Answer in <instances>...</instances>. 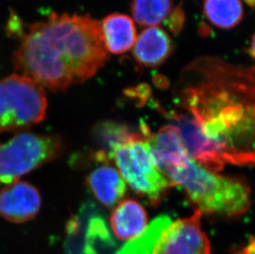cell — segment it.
<instances>
[{
    "label": "cell",
    "mask_w": 255,
    "mask_h": 254,
    "mask_svg": "<svg viewBox=\"0 0 255 254\" xmlns=\"http://www.w3.org/2000/svg\"><path fill=\"white\" fill-rule=\"evenodd\" d=\"M164 112L191 158L212 173L255 168V67L200 56L183 68Z\"/></svg>",
    "instance_id": "obj_1"
},
{
    "label": "cell",
    "mask_w": 255,
    "mask_h": 254,
    "mask_svg": "<svg viewBox=\"0 0 255 254\" xmlns=\"http://www.w3.org/2000/svg\"><path fill=\"white\" fill-rule=\"evenodd\" d=\"M108 60L101 22L89 15L56 12L29 26L12 57L20 75L52 91L91 79Z\"/></svg>",
    "instance_id": "obj_2"
},
{
    "label": "cell",
    "mask_w": 255,
    "mask_h": 254,
    "mask_svg": "<svg viewBox=\"0 0 255 254\" xmlns=\"http://www.w3.org/2000/svg\"><path fill=\"white\" fill-rule=\"evenodd\" d=\"M164 175L173 187L183 188L188 201L202 214L237 217L251 207V187L246 181L215 174L196 163L191 156Z\"/></svg>",
    "instance_id": "obj_3"
},
{
    "label": "cell",
    "mask_w": 255,
    "mask_h": 254,
    "mask_svg": "<svg viewBox=\"0 0 255 254\" xmlns=\"http://www.w3.org/2000/svg\"><path fill=\"white\" fill-rule=\"evenodd\" d=\"M148 129L143 124L141 133L133 132L110 153L109 161L115 163L124 181L136 194L156 205L173 186L154 163L147 139Z\"/></svg>",
    "instance_id": "obj_4"
},
{
    "label": "cell",
    "mask_w": 255,
    "mask_h": 254,
    "mask_svg": "<svg viewBox=\"0 0 255 254\" xmlns=\"http://www.w3.org/2000/svg\"><path fill=\"white\" fill-rule=\"evenodd\" d=\"M44 88L32 79L14 74L0 79V133L24 131L46 116Z\"/></svg>",
    "instance_id": "obj_5"
},
{
    "label": "cell",
    "mask_w": 255,
    "mask_h": 254,
    "mask_svg": "<svg viewBox=\"0 0 255 254\" xmlns=\"http://www.w3.org/2000/svg\"><path fill=\"white\" fill-rule=\"evenodd\" d=\"M65 149L57 135L21 131L0 143V183L16 182L22 176L49 161L59 158Z\"/></svg>",
    "instance_id": "obj_6"
},
{
    "label": "cell",
    "mask_w": 255,
    "mask_h": 254,
    "mask_svg": "<svg viewBox=\"0 0 255 254\" xmlns=\"http://www.w3.org/2000/svg\"><path fill=\"white\" fill-rule=\"evenodd\" d=\"M202 213L178 220L168 226L157 244L154 254H211V245L201 226Z\"/></svg>",
    "instance_id": "obj_7"
},
{
    "label": "cell",
    "mask_w": 255,
    "mask_h": 254,
    "mask_svg": "<svg viewBox=\"0 0 255 254\" xmlns=\"http://www.w3.org/2000/svg\"><path fill=\"white\" fill-rule=\"evenodd\" d=\"M41 206L40 192L29 182L17 180L0 190V216L12 223L31 221Z\"/></svg>",
    "instance_id": "obj_8"
},
{
    "label": "cell",
    "mask_w": 255,
    "mask_h": 254,
    "mask_svg": "<svg viewBox=\"0 0 255 254\" xmlns=\"http://www.w3.org/2000/svg\"><path fill=\"white\" fill-rule=\"evenodd\" d=\"M147 139L154 163L163 174L190 156L178 129L173 126H164L156 133L148 129Z\"/></svg>",
    "instance_id": "obj_9"
},
{
    "label": "cell",
    "mask_w": 255,
    "mask_h": 254,
    "mask_svg": "<svg viewBox=\"0 0 255 254\" xmlns=\"http://www.w3.org/2000/svg\"><path fill=\"white\" fill-rule=\"evenodd\" d=\"M134 57L144 67H156L165 62L173 51L170 37L158 26L147 27L137 36Z\"/></svg>",
    "instance_id": "obj_10"
},
{
    "label": "cell",
    "mask_w": 255,
    "mask_h": 254,
    "mask_svg": "<svg viewBox=\"0 0 255 254\" xmlns=\"http://www.w3.org/2000/svg\"><path fill=\"white\" fill-rule=\"evenodd\" d=\"M86 184L103 206L112 208L123 199L127 185L118 169L104 163L97 167L86 178Z\"/></svg>",
    "instance_id": "obj_11"
},
{
    "label": "cell",
    "mask_w": 255,
    "mask_h": 254,
    "mask_svg": "<svg viewBox=\"0 0 255 254\" xmlns=\"http://www.w3.org/2000/svg\"><path fill=\"white\" fill-rule=\"evenodd\" d=\"M100 22L104 45L109 52L121 55L134 47L137 34L135 23L129 16L113 13Z\"/></svg>",
    "instance_id": "obj_12"
},
{
    "label": "cell",
    "mask_w": 255,
    "mask_h": 254,
    "mask_svg": "<svg viewBox=\"0 0 255 254\" xmlns=\"http://www.w3.org/2000/svg\"><path fill=\"white\" fill-rule=\"evenodd\" d=\"M147 221L144 207L131 199L121 202L110 219L113 232L120 240H130L138 236L146 228Z\"/></svg>",
    "instance_id": "obj_13"
},
{
    "label": "cell",
    "mask_w": 255,
    "mask_h": 254,
    "mask_svg": "<svg viewBox=\"0 0 255 254\" xmlns=\"http://www.w3.org/2000/svg\"><path fill=\"white\" fill-rule=\"evenodd\" d=\"M203 12L212 24L231 29L243 19V5L241 0H204Z\"/></svg>",
    "instance_id": "obj_14"
},
{
    "label": "cell",
    "mask_w": 255,
    "mask_h": 254,
    "mask_svg": "<svg viewBox=\"0 0 255 254\" xmlns=\"http://www.w3.org/2000/svg\"><path fill=\"white\" fill-rule=\"evenodd\" d=\"M171 223L169 216H158L141 234L129 240L116 254H154L162 234Z\"/></svg>",
    "instance_id": "obj_15"
},
{
    "label": "cell",
    "mask_w": 255,
    "mask_h": 254,
    "mask_svg": "<svg viewBox=\"0 0 255 254\" xmlns=\"http://www.w3.org/2000/svg\"><path fill=\"white\" fill-rule=\"evenodd\" d=\"M173 0H132L131 12L138 24L147 27L159 26L173 11Z\"/></svg>",
    "instance_id": "obj_16"
},
{
    "label": "cell",
    "mask_w": 255,
    "mask_h": 254,
    "mask_svg": "<svg viewBox=\"0 0 255 254\" xmlns=\"http://www.w3.org/2000/svg\"><path fill=\"white\" fill-rule=\"evenodd\" d=\"M235 254H255V239L251 240L246 246H244Z\"/></svg>",
    "instance_id": "obj_17"
},
{
    "label": "cell",
    "mask_w": 255,
    "mask_h": 254,
    "mask_svg": "<svg viewBox=\"0 0 255 254\" xmlns=\"http://www.w3.org/2000/svg\"><path fill=\"white\" fill-rule=\"evenodd\" d=\"M250 53H251V55H252L254 58H255V34L254 35L252 41H251Z\"/></svg>",
    "instance_id": "obj_18"
}]
</instances>
